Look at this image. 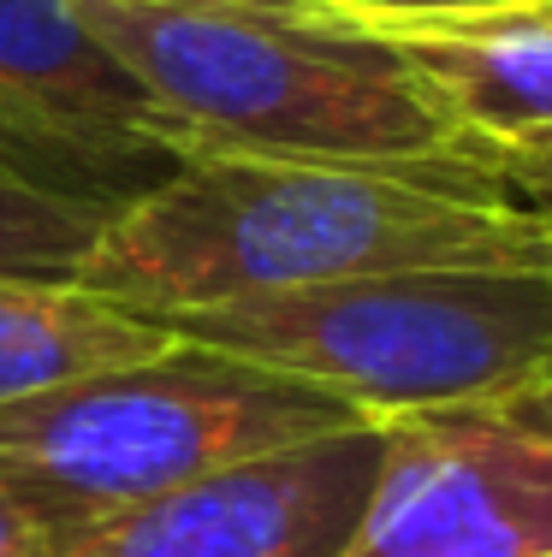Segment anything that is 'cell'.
<instances>
[{
	"label": "cell",
	"mask_w": 552,
	"mask_h": 557,
	"mask_svg": "<svg viewBox=\"0 0 552 557\" xmlns=\"http://www.w3.org/2000/svg\"><path fill=\"white\" fill-rule=\"evenodd\" d=\"M380 462L387 421H357L184 481L54 557H345Z\"/></svg>",
	"instance_id": "5b68a950"
},
{
	"label": "cell",
	"mask_w": 552,
	"mask_h": 557,
	"mask_svg": "<svg viewBox=\"0 0 552 557\" xmlns=\"http://www.w3.org/2000/svg\"><path fill=\"white\" fill-rule=\"evenodd\" d=\"M173 161L481 166L387 24L315 0H77Z\"/></svg>",
	"instance_id": "7a4b0ae2"
},
{
	"label": "cell",
	"mask_w": 552,
	"mask_h": 557,
	"mask_svg": "<svg viewBox=\"0 0 552 557\" xmlns=\"http://www.w3.org/2000/svg\"><path fill=\"white\" fill-rule=\"evenodd\" d=\"M547 273H552V268H547Z\"/></svg>",
	"instance_id": "d6986e66"
},
{
	"label": "cell",
	"mask_w": 552,
	"mask_h": 557,
	"mask_svg": "<svg viewBox=\"0 0 552 557\" xmlns=\"http://www.w3.org/2000/svg\"><path fill=\"white\" fill-rule=\"evenodd\" d=\"M113 214H120V202H89V196H60L0 178V273L77 278Z\"/></svg>",
	"instance_id": "30bf717a"
},
{
	"label": "cell",
	"mask_w": 552,
	"mask_h": 557,
	"mask_svg": "<svg viewBox=\"0 0 552 557\" xmlns=\"http://www.w3.org/2000/svg\"><path fill=\"white\" fill-rule=\"evenodd\" d=\"M167 326L309 380L375 421L505 404L552 380V273H375L167 314Z\"/></svg>",
	"instance_id": "277c9868"
},
{
	"label": "cell",
	"mask_w": 552,
	"mask_h": 557,
	"mask_svg": "<svg viewBox=\"0 0 552 557\" xmlns=\"http://www.w3.org/2000/svg\"><path fill=\"white\" fill-rule=\"evenodd\" d=\"M173 7H191V0H173Z\"/></svg>",
	"instance_id": "ac0fdd59"
},
{
	"label": "cell",
	"mask_w": 552,
	"mask_h": 557,
	"mask_svg": "<svg viewBox=\"0 0 552 557\" xmlns=\"http://www.w3.org/2000/svg\"><path fill=\"white\" fill-rule=\"evenodd\" d=\"M375 421L297 374L173 338L161 356L0 404V498L54 557L232 462Z\"/></svg>",
	"instance_id": "3957f363"
},
{
	"label": "cell",
	"mask_w": 552,
	"mask_h": 557,
	"mask_svg": "<svg viewBox=\"0 0 552 557\" xmlns=\"http://www.w3.org/2000/svg\"><path fill=\"white\" fill-rule=\"evenodd\" d=\"M416 268L547 273L552 225L488 166L380 161H179L131 196L77 285L137 314H191L268 290Z\"/></svg>",
	"instance_id": "6da1fadb"
},
{
	"label": "cell",
	"mask_w": 552,
	"mask_h": 557,
	"mask_svg": "<svg viewBox=\"0 0 552 557\" xmlns=\"http://www.w3.org/2000/svg\"><path fill=\"white\" fill-rule=\"evenodd\" d=\"M179 333L77 278L0 273V404L161 356Z\"/></svg>",
	"instance_id": "9c48e42d"
},
{
	"label": "cell",
	"mask_w": 552,
	"mask_h": 557,
	"mask_svg": "<svg viewBox=\"0 0 552 557\" xmlns=\"http://www.w3.org/2000/svg\"><path fill=\"white\" fill-rule=\"evenodd\" d=\"M387 36L488 166L493 149L552 131V18L541 7L481 18H410Z\"/></svg>",
	"instance_id": "ba28073f"
},
{
	"label": "cell",
	"mask_w": 552,
	"mask_h": 557,
	"mask_svg": "<svg viewBox=\"0 0 552 557\" xmlns=\"http://www.w3.org/2000/svg\"><path fill=\"white\" fill-rule=\"evenodd\" d=\"M0 101L77 154L113 166H167L149 89L84 24L77 0H0ZM149 172V178H167Z\"/></svg>",
	"instance_id": "52a82bcc"
},
{
	"label": "cell",
	"mask_w": 552,
	"mask_h": 557,
	"mask_svg": "<svg viewBox=\"0 0 552 557\" xmlns=\"http://www.w3.org/2000/svg\"><path fill=\"white\" fill-rule=\"evenodd\" d=\"M345 557H552V445L493 409L392 416Z\"/></svg>",
	"instance_id": "8992f818"
},
{
	"label": "cell",
	"mask_w": 552,
	"mask_h": 557,
	"mask_svg": "<svg viewBox=\"0 0 552 557\" xmlns=\"http://www.w3.org/2000/svg\"><path fill=\"white\" fill-rule=\"evenodd\" d=\"M481 409H493L505 428H517V433H529V440L552 445V380H541V386H529L517 397H505V404H481Z\"/></svg>",
	"instance_id": "5bb4252c"
},
{
	"label": "cell",
	"mask_w": 552,
	"mask_h": 557,
	"mask_svg": "<svg viewBox=\"0 0 552 557\" xmlns=\"http://www.w3.org/2000/svg\"><path fill=\"white\" fill-rule=\"evenodd\" d=\"M541 12H547V18H552V0H541Z\"/></svg>",
	"instance_id": "e0dca14e"
},
{
	"label": "cell",
	"mask_w": 552,
	"mask_h": 557,
	"mask_svg": "<svg viewBox=\"0 0 552 557\" xmlns=\"http://www.w3.org/2000/svg\"><path fill=\"white\" fill-rule=\"evenodd\" d=\"M0 557H42L36 552V534L24 528V516L0 498Z\"/></svg>",
	"instance_id": "9a60e30c"
},
{
	"label": "cell",
	"mask_w": 552,
	"mask_h": 557,
	"mask_svg": "<svg viewBox=\"0 0 552 557\" xmlns=\"http://www.w3.org/2000/svg\"><path fill=\"white\" fill-rule=\"evenodd\" d=\"M0 178L36 184V190H60V196H89V202H120V208L155 184L149 172H131V166L65 149L48 131H36L24 113H12L7 101H0Z\"/></svg>",
	"instance_id": "8fae6325"
},
{
	"label": "cell",
	"mask_w": 552,
	"mask_h": 557,
	"mask_svg": "<svg viewBox=\"0 0 552 557\" xmlns=\"http://www.w3.org/2000/svg\"><path fill=\"white\" fill-rule=\"evenodd\" d=\"M315 7H345L351 12V0H315Z\"/></svg>",
	"instance_id": "2e32d148"
},
{
	"label": "cell",
	"mask_w": 552,
	"mask_h": 557,
	"mask_svg": "<svg viewBox=\"0 0 552 557\" xmlns=\"http://www.w3.org/2000/svg\"><path fill=\"white\" fill-rule=\"evenodd\" d=\"M541 0H351V12L375 24H410V18H481V12H517Z\"/></svg>",
	"instance_id": "4fadbf2b"
},
{
	"label": "cell",
	"mask_w": 552,
	"mask_h": 557,
	"mask_svg": "<svg viewBox=\"0 0 552 557\" xmlns=\"http://www.w3.org/2000/svg\"><path fill=\"white\" fill-rule=\"evenodd\" d=\"M488 172L517 196L529 214H541L552 225V131L547 137H523V143H505V149L488 154Z\"/></svg>",
	"instance_id": "7c38bea8"
}]
</instances>
